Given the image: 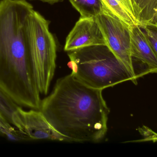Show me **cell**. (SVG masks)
Here are the masks:
<instances>
[{
    "label": "cell",
    "mask_w": 157,
    "mask_h": 157,
    "mask_svg": "<svg viewBox=\"0 0 157 157\" xmlns=\"http://www.w3.org/2000/svg\"><path fill=\"white\" fill-rule=\"evenodd\" d=\"M33 9L25 0H0V89L18 107L39 110L28 33Z\"/></svg>",
    "instance_id": "6da1fadb"
},
{
    "label": "cell",
    "mask_w": 157,
    "mask_h": 157,
    "mask_svg": "<svg viewBox=\"0 0 157 157\" xmlns=\"http://www.w3.org/2000/svg\"><path fill=\"white\" fill-rule=\"evenodd\" d=\"M102 91L71 73L58 79L52 92L41 100L39 110L72 142L98 143L106 136L110 112Z\"/></svg>",
    "instance_id": "7a4b0ae2"
},
{
    "label": "cell",
    "mask_w": 157,
    "mask_h": 157,
    "mask_svg": "<svg viewBox=\"0 0 157 157\" xmlns=\"http://www.w3.org/2000/svg\"><path fill=\"white\" fill-rule=\"evenodd\" d=\"M71 73L86 85L103 89L135 79L124 64L106 45H98L68 52Z\"/></svg>",
    "instance_id": "3957f363"
},
{
    "label": "cell",
    "mask_w": 157,
    "mask_h": 157,
    "mask_svg": "<svg viewBox=\"0 0 157 157\" xmlns=\"http://www.w3.org/2000/svg\"><path fill=\"white\" fill-rule=\"evenodd\" d=\"M49 22L33 9L28 21L29 45L35 78L40 95H47L56 67L57 45Z\"/></svg>",
    "instance_id": "277c9868"
},
{
    "label": "cell",
    "mask_w": 157,
    "mask_h": 157,
    "mask_svg": "<svg viewBox=\"0 0 157 157\" xmlns=\"http://www.w3.org/2000/svg\"><path fill=\"white\" fill-rule=\"evenodd\" d=\"M96 19L105 38L107 46L137 80L132 55L130 27L105 8L103 13Z\"/></svg>",
    "instance_id": "5b68a950"
},
{
    "label": "cell",
    "mask_w": 157,
    "mask_h": 157,
    "mask_svg": "<svg viewBox=\"0 0 157 157\" xmlns=\"http://www.w3.org/2000/svg\"><path fill=\"white\" fill-rule=\"evenodd\" d=\"M12 124L29 141L48 140L72 142L58 132L39 110L26 111L17 107L12 116Z\"/></svg>",
    "instance_id": "8992f818"
},
{
    "label": "cell",
    "mask_w": 157,
    "mask_h": 157,
    "mask_svg": "<svg viewBox=\"0 0 157 157\" xmlns=\"http://www.w3.org/2000/svg\"><path fill=\"white\" fill-rule=\"evenodd\" d=\"M98 45L107 43L96 18L80 17L67 37L64 49L70 52Z\"/></svg>",
    "instance_id": "52a82bcc"
},
{
    "label": "cell",
    "mask_w": 157,
    "mask_h": 157,
    "mask_svg": "<svg viewBox=\"0 0 157 157\" xmlns=\"http://www.w3.org/2000/svg\"><path fill=\"white\" fill-rule=\"evenodd\" d=\"M130 29L132 60L142 63L148 73H157V56L145 33L139 25Z\"/></svg>",
    "instance_id": "ba28073f"
},
{
    "label": "cell",
    "mask_w": 157,
    "mask_h": 157,
    "mask_svg": "<svg viewBox=\"0 0 157 157\" xmlns=\"http://www.w3.org/2000/svg\"><path fill=\"white\" fill-rule=\"evenodd\" d=\"M104 7L129 27L140 26L138 7L135 0H101Z\"/></svg>",
    "instance_id": "9c48e42d"
},
{
    "label": "cell",
    "mask_w": 157,
    "mask_h": 157,
    "mask_svg": "<svg viewBox=\"0 0 157 157\" xmlns=\"http://www.w3.org/2000/svg\"><path fill=\"white\" fill-rule=\"evenodd\" d=\"M81 17L96 18L103 13L105 7L101 0H69Z\"/></svg>",
    "instance_id": "30bf717a"
},
{
    "label": "cell",
    "mask_w": 157,
    "mask_h": 157,
    "mask_svg": "<svg viewBox=\"0 0 157 157\" xmlns=\"http://www.w3.org/2000/svg\"><path fill=\"white\" fill-rule=\"evenodd\" d=\"M138 7L140 26L151 20L157 9V0H135Z\"/></svg>",
    "instance_id": "8fae6325"
},
{
    "label": "cell",
    "mask_w": 157,
    "mask_h": 157,
    "mask_svg": "<svg viewBox=\"0 0 157 157\" xmlns=\"http://www.w3.org/2000/svg\"><path fill=\"white\" fill-rule=\"evenodd\" d=\"M13 124L7 121L2 113H0V134L12 142H21L29 141Z\"/></svg>",
    "instance_id": "7c38bea8"
},
{
    "label": "cell",
    "mask_w": 157,
    "mask_h": 157,
    "mask_svg": "<svg viewBox=\"0 0 157 157\" xmlns=\"http://www.w3.org/2000/svg\"><path fill=\"white\" fill-rule=\"evenodd\" d=\"M18 107L0 89V113L12 124V114Z\"/></svg>",
    "instance_id": "4fadbf2b"
},
{
    "label": "cell",
    "mask_w": 157,
    "mask_h": 157,
    "mask_svg": "<svg viewBox=\"0 0 157 157\" xmlns=\"http://www.w3.org/2000/svg\"><path fill=\"white\" fill-rule=\"evenodd\" d=\"M145 33L157 56V27L150 24L140 26Z\"/></svg>",
    "instance_id": "5bb4252c"
},
{
    "label": "cell",
    "mask_w": 157,
    "mask_h": 157,
    "mask_svg": "<svg viewBox=\"0 0 157 157\" xmlns=\"http://www.w3.org/2000/svg\"><path fill=\"white\" fill-rule=\"evenodd\" d=\"M147 24L153 25L157 27V9L153 18Z\"/></svg>",
    "instance_id": "9a60e30c"
},
{
    "label": "cell",
    "mask_w": 157,
    "mask_h": 157,
    "mask_svg": "<svg viewBox=\"0 0 157 157\" xmlns=\"http://www.w3.org/2000/svg\"><path fill=\"white\" fill-rule=\"evenodd\" d=\"M39 1H41L44 2L48 3L50 4H54L58 2L60 0H39Z\"/></svg>",
    "instance_id": "2e32d148"
}]
</instances>
